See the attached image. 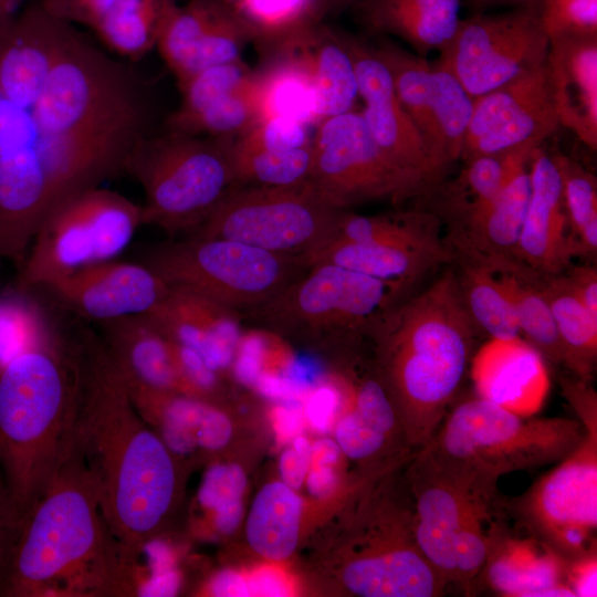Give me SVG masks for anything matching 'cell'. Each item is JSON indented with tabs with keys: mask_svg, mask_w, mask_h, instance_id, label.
I'll return each instance as SVG.
<instances>
[{
	"mask_svg": "<svg viewBox=\"0 0 597 597\" xmlns=\"http://www.w3.org/2000/svg\"><path fill=\"white\" fill-rule=\"evenodd\" d=\"M72 336L78 366L72 442L95 481L111 532L137 558L175 507L174 452L145 423L100 334L80 324Z\"/></svg>",
	"mask_w": 597,
	"mask_h": 597,
	"instance_id": "6da1fadb",
	"label": "cell"
},
{
	"mask_svg": "<svg viewBox=\"0 0 597 597\" xmlns=\"http://www.w3.org/2000/svg\"><path fill=\"white\" fill-rule=\"evenodd\" d=\"M137 558L113 535L95 481L71 441L50 485L21 523L1 582L6 597H127Z\"/></svg>",
	"mask_w": 597,
	"mask_h": 597,
	"instance_id": "7a4b0ae2",
	"label": "cell"
},
{
	"mask_svg": "<svg viewBox=\"0 0 597 597\" xmlns=\"http://www.w3.org/2000/svg\"><path fill=\"white\" fill-rule=\"evenodd\" d=\"M478 334L454 269L401 300L373 334L377 376L415 450L430 442L455 402Z\"/></svg>",
	"mask_w": 597,
	"mask_h": 597,
	"instance_id": "3957f363",
	"label": "cell"
},
{
	"mask_svg": "<svg viewBox=\"0 0 597 597\" xmlns=\"http://www.w3.org/2000/svg\"><path fill=\"white\" fill-rule=\"evenodd\" d=\"M77 396L72 332L52 323L32 346L0 364V468L19 527L70 448Z\"/></svg>",
	"mask_w": 597,
	"mask_h": 597,
	"instance_id": "277c9868",
	"label": "cell"
},
{
	"mask_svg": "<svg viewBox=\"0 0 597 597\" xmlns=\"http://www.w3.org/2000/svg\"><path fill=\"white\" fill-rule=\"evenodd\" d=\"M418 547L448 587L468 595L488 553V532L500 511L498 482L434 453L416 450L405 469Z\"/></svg>",
	"mask_w": 597,
	"mask_h": 597,
	"instance_id": "5b68a950",
	"label": "cell"
},
{
	"mask_svg": "<svg viewBox=\"0 0 597 597\" xmlns=\"http://www.w3.org/2000/svg\"><path fill=\"white\" fill-rule=\"evenodd\" d=\"M32 112L43 136L132 147L146 135L135 77L73 27Z\"/></svg>",
	"mask_w": 597,
	"mask_h": 597,
	"instance_id": "8992f818",
	"label": "cell"
},
{
	"mask_svg": "<svg viewBox=\"0 0 597 597\" xmlns=\"http://www.w3.org/2000/svg\"><path fill=\"white\" fill-rule=\"evenodd\" d=\"M558 383L583 437L524 493L501 494L500 506L517 527L570 559L597 546V392L591 383L568 373Z\"/></svg>",
	"mask_w": 597,
	"mask_h": 597,
	"instance_id": "52a82bcc",
	"label": "cell"
},
{
	"mask_svg": "<svg viewBox=\"0 0 597 597\" xmlns=\"http://www.w3.org/2000/svg\"><path fill=\"white\" fill-rule=\"evenodd\" d=\"M409 294L400 285L320 263L241 315L289 337L323 345L350 344L371 337L388 312Z\"/></svg>",
	"mask_w": 597,
	"mask_h": 597,
	"instance_id": "ba28073f",
	"label": "cell"
},
{
	"mask_svg": "<svg viewBox=\"0 0 597 597\" xmlns=\"http://www.w3.org/2000/svg\"><path fill=\"white\" fill-rule=\"evenodd\" d=\"M578 419L521 416L476 395L455 400L433 438L434 453L498 482L555 464L580 441Z\"/></svg>",
	"mask_w": 597,
	"mask_h": 597,
	"instance_id": "9c48e42d",
	"label": "cell"
},
{
	"mask_svg": "<svg viewBox=\"0 0 597 597\" xmlns=\"http://www.w3.org/2000/svg\"><path fill=\"white\" fill-rule=\"evenodd\" d=\"M124 172L143 187L144 224L169 235L188 233L237 186L228 138L167 130L140 137Z\"/></svg>",
	"mask_w": 597,
	"mask_h": 597,
	"instance_id": "30bf717a",
	"label": "cell"
},
{
	"mask_svg": "<svg viewBox=\"0 0 597 597\" xmlns=\"http://www.w3.org/2000/svg\"><path fill=\"white\" fill-rule=\"evenodd\" d=\"M169 287L185 290L238 311L255 307L308 266L301 256L282 255L222 238L165 242L144 256Z\"/></svg>",
	"mask_w": 597,
	"mask_h": 597,
	"instance_id": "8fae6325",
	"label": "cell"
},
{
	"mask_svg": "<svg viewBox=\"0 0 597 597\" xmlns=\"http://www.w3.org/2000/svg\"><path fill=\"white\" fill-rule=\"evenodd\" d=\"M144 224L143 207L98 187L54 210L32 240L14 290L31 292L90 265L114 260Z\"/></svg>",
	"mask_w": 597,
	"mask_h": 597,
	"instance_id": "7c38bea8",
	"label": "cell"
},
{
	"mask_svg": "<svg viewBox=\"0 0 597 597\" xmlns=\"http://www.w3.org/2000/svg\"><path fill=\"white\" fill-rule=\"evenodd\" d=\"M343 210L311 181L235 186L187 237L230 239L302 258L326 239Z\"/></svg>",
	"mask_w": 597,
	"mask_h": 597,
	"instance_id": "4fadbf2b",
	"label": "cell"
},
{
	"mask_svg": "<svg viewBox=\"0 0 597 597\" xmlns=\"http://www.w3.org/2000/svg\"><path fill=\"white\" fill-rule=\"evenodd\" d=\"M312 149L308 181L339 208L383 200L400 205L420 199L430 190L386 157L360 112L321 121Z\"/></svg>",
	"mask_w": 597,
	"mask_h": 597,
	"instance_id": "5bb4252c",
	"label": "cell"
},
{
	"mask_svg": "<svg viewBox=\"0 0 597 597\" xmlns=\"http://www.w3.org/2000/svg\"><path fill=\"white\" fill-rule=\"evenodd\" d=\"M549 39L537 7L461 19L434 63L450 71L474 100L545 64Z\"/></svg>",
	"mask_w": 597,
	"mask_h": 597,
	"instance_id": "9a60e30c",
	"label": "cell"
},
{
	"mask_svg": "<svg viewBox=\"0 0 597 597\" xmlns=\"http://www.w3.org/2000/svg\"><path fill=\"white\" fill-rule=\"evenodd\" d=\"M558 127L543 65L474 98L460 159L541 146Z\"/></svg>",
	"mask_w": 597,
	"mask_h": 597,
	"instance_id": "2e32d148",
	"label": "cell"
},
{
	"mask_svg": "<svg viewBox=\"0 0 597 597\" xmlns=\"http://www.w3.org/2000/svg\"><path fill=\"white\" fill-rule=\"evenodd\" d=\"M341 36L353 61L358 96L364 102L360 114L373 139L390 161L431 190L448 175L436 164L420 130L399 103L387 67L373 44L344 31Z\"/></svg>",
	"mask_w": 597,
	"mask_h": 597,
	"instance_id": "e0dca14e",
	"label": "cell"
},
{
	"mask_svg": "<svg viewBox=\"0 0 597 597\" xmlns=\"http://www.w3.org/2000/svg\"><path fill=\"white\" fill-rule=\"evenodd\" d=\"M44 289L81 318L101 323L148 314L170 287L145 263L114 259L84 268Z\"/></svg>",
	"mask_w": 597,
	"mask_h": 597,
	"instance_id": "ac0fdd59",
	"label": "cell"
},
{
	"mask_svg": "<svg viewBox=\"0 0 597 597\" xmlns=\"http://www.w3.org/2000/svg\"><path fill=\"white\" fill-rule=\"evenodd\" d=\"M517 531L504 523L500 507L489 527L484 565L468 595L488 589L505 597H574L564 582L565 559L533 535Z\"/></svg>",
	"mask_w": 597,
	"mask_h": 597,
	"instance_id": "d6986e66",
	"label": "cell"
},
{
	"mask_svg": "<svg viewBox=\"0 0 597 597\" xmlns=\"http://www.w3.org/2000/svg\"><path fill=\"white\" fill-rule=\"evenodd\" d=\"M530 197L517 245L519 262L545 275L565 272L576 256L552 155L542 145L528 163Z\"/></svg>",
	"mask_w": 597,
	"mask_h": 597,
	"instance_id": "ffe728a7",
	"label": "cell"
},
{
	"mask_svg": "<svg viewBox=\"0 0 597 597\" xmlns=\"http://www.w3.org/2000/svg\"><path fill=\"white\" fill-rule=\"evenodd\" d=\"M545 75L559 126L597 149V35L549 40Z\"/></svg>",
	"mask_w": 597,
	"mask_h": 597,
	"instance_id": "44dd1931",
	"label": "cell"
},
{
	"mask_svg": "<svg viewBox=\"0 0 597 597\" xmlns=\"http://www.w3.org/2000/svg\"><path fill=\"white\" fill-rule=\"evenodd\" d=\"M530 197L528 165L516 171L496 198L446 238L454 256L493 273L522 265L517 245Z\"/></svg>",
	"mask_w": 597,
	"mask_h": 597,
	"instance_id": "7402d4cb",
	"label": "cell"
},
{
	"mask_svg": "<svg viewBox=\"0 0 597 597\" xmlns=\"http://www.w3.org/2000/svg\"><path fill=\"white\" fill-rule=\"evenodd\" d=\"M146 315L169 341L195 349L214 370L221 371L233 362L242 327L238 311L170 287Z\"/></svg>",
	"mask_w": 597,
	"mask_h": 597,
	"instance_id": "603a6c76",
	"label": "cell"
},
{
	"mask_svg": "<svg viewBox=\"0 0 597 597\" xmlns=\"http://www.w3.org/2000/svg\"><path fill=\"white\" fill-rule=\"evenodd\" d=\"M545 363L522 337L490 339L471 362L475 395L517 415L533 416L548 391Z\"/></svg>",
	"mask_w": 597,
	"mask_h": 597,
	"instance_id": "cb8c5ba5",
	"label": "cell"
},
{
	"mask_svg": "<svg viewBox=\"0 0 597 597\" xmlns=\"http://www.w3.org/2000/svg\"><path fill=\"white\" fill-rule=\"evenodd\" d=\"M307 266L335 264L411 292L428 272L453 263L454 254L447 243L413 245L328 241L302 256Z\"/></svg>",
	"mask_w": 597,
	"mask_h": 597,
	"instance_id": "d4e9b609",
	"label": "cell"
},
{
	"mask_svg": "<svg viewBox=\"0 0 597 597\" xmlns=\"http://www.w3.org/2000/svg\"><path fill=\"white\" fill-rule=\"evenodd\" d=\"M526 145L502 154L478 156L463 161L460 172L443 179L420 200L426 210L454 229L489 206L509 179L528 165L533 150Z\"/></svg>",
	"mask_w": 597,
	"mask_h": 597,
	"instance_id": "484cf974",
	"label": "cell"
},
{
	"mask_svg": "<svg viewBox=\"0 0 597 597\" xmlns=\"http://www.w3.org/2000/svg\"><path fill=\"white\" fill-rule=\"evenodd\" d=\"M462 0H360L356 20L375 36H396L418 55L441 51L460 22Z\"/></svg>",
	"mask_w": 597,
	"mask_h": 597,
	"instance_id": "4316f807",
	"label": "cell"
},
{
	"mask_svg": "<svg viewBox=\"0 0 597 597\" xmlns=\"http://www.w3.org/2000/svg\"><path fill=\"white\" fill-rule=\"evenodd\" d=\"M335 439L348 459L365 463L384 454L406 460L416 451L378 376L359 384L353 409L336 426Z\"/></svg>",
	"mask_w": 597,
	"mask_h": 597,
	"instance_id": "83f0119b",
	"label": "cell"
},
{
	"mask_svg": "<svg viewBox=\"0 0 597 597\" xmlns=\"http://www.w3.org/2000/svg\"><path fill=\"white\" fill-rule=\"evenodd\" d=\"M98 324L100 336L128 383L184 394L170 343L146 314Z\"/></svg>",
	"mask_w": 597,
	"mask_h": 597,
	"instance_id": "f1b7e54d",
	"label": "cell"
},
{
	"mask_svg": "<svg viewBox=\"0 0 597 597\" xmlns=\"http://www.w3.org/2000/svg\"><path fill=\"white\" fill-rule=\"evenodd\" d=\"M283 42L298 53L310 71L318 123L355 111L357 81L339 30L321 22Z\"/></svg>",
	"mask_w": 597,
	"mask_h": 597,
	"instance_id": "f546056e",
	"label": "cell"
},
{
	"mask_svg": "<svg viewBox=\"0 0 597 597\" xmlns=\"http://www.w3.org/2000/svg\"><path fill=\"white\" fill-rule=\"evenodd\" d=\"M264 66L258 71L261 117H287L306 125L318 124L315 91L310 71L286 42L263 51Z\"/></svg>",
	"mask_w": 597,
	"mask_h": 597,
	"instance_id": "4dcf8cb0",
	"label": "cell"
},
{
	"mask_svg": "<svg viewBox=\"0 0 597 597\" xmlns=\"http://www.w3.org/2000/svg\"><path fill=\"white\" fill-rule=\"evenodd\" d=\"M537 284L556 325L564 352V368L591 383L597 365V318L577 300L563 273L540 274Z\"/></svg>",
	"mask_w": 597,
	"mask_h": 597,
	"instance_id": "1f68e13d",
	"label": "cell"
},
{
	"mask_svg": "<svg viewBox=\"0 0 597 597\" xmlns=\"http://www.w3.org/2000/svg\"><path fill=\"white\" fill-rule=\"evenodd\" d=\"M302 509L301 498L282 481L262 486L247 520L251 548L270 561L290 557L297 544Z\"/></svg>",
	"mask_w": 597,
	"mask_h": 597,
	"instance_id": "d6a6232c",
	"label": "cell"
},
{
	"mask_svg": "<svg viewBox=\"0 0 597 597\" xmlns=\"http://www.w3.org/2000/svg\"><path fill=\"white\" fill-rule=\"evenodd\" d=\"M441 223L434 213L423 208L374 216L358 214L344 209L329 234L321 243L346 241L439 245L447 243L446 238L441 237Z\"/></svg>",
	"mask_w": 597,
	"mask_h": 597,
	"instance_id": "836d02e7",
	"label": "cell"
},
{
	"mask_svg": "<svg viewBox=\"0 0 597 597\" xmlns=\"http://www.w3.org/2000/svg\"><path fill=\"white\" fill-rule=\"evenodd\" d=\"M377 38L374 50L390 74L399 103L420 130L436 164L449 175L439 164L434 150L432 65L425 56L404 49L389 36Z\"/></svg>",
	"mask_w": 597,
	"mask_h": 597,
	"instance_id": "e575fe53",
	"label": "cell"
},
{
	"mask_svg": "<svg viewBox=\"0 0 597 597\" xmlns=\"http://www.w3.org/2000/svg\"><path fill=\"white\" fill-rule=\"evenodd\" d=\"M176 0H116L93 31L113 52L137 61L157 46Z\"/></svg>",
	"mask_w": 597,
	"mask_h": 597,
	"instance_id": "d590c367",
	"label": "cell"
},
{
	"mask_svg": "<svg viewBox=\"0 0 597 597\" xmlns=\"http://www.w3.org/2000/svg\"><path fill=\"white\" fill-rule=\"evenodd\" d=\"M453 263L462 303L479 333L500 341L521 337L513 304L495 274L464 258L454 256Z\"/></svg>",
	"mask_w": 597,
	"mask_h": 597,
	"instance_id": "8d00e7d4",
	"label": "cell"
},
{
	"mask_svg": "<svg viewBox=\"0 0 597 597\" xmlns=\"http://www.w3.org/2000/svg\"><path fill=\"white\" fill-rule=\"evenodd\" d=\"M494 274L513 304L521 337L546 363L564 367V352L556 325L537 284L540 273L520 265Z\"/></svg>",
	"mask_w": 597,
	"mask_h": 597,
	"instance_id": "74e56055",
	"label": "cell"
},
{
	"mask_svg": "<svg viewBox=\"0 0 597 597\" xmlns=\"http://www.w3.org/2000/svg\"><path fill=\"white\" fill-rule=\"evenodd\" d=\"M262 51L323 22L326 0H223Z\"/></svg>",
	"mask_w": 597,
	"mask_h": 597,
	"instance_id": "f35d334b",
	"label": "cell"
},
{
	"mask_svg": "<svg viewBox=\"0 0 597 597\" xmlns=\"http://www.w3.org/2000/svg\"><path fill=\"white\" fill-rule=\"evenodd\" d=\"M434 105L432 122L436 156L446 171L460 160L474 100L444 67L432 65Z\"/></svg>",
	"mask_w": 597,
	"mask_h": 597,
	"instance_id": "ab89813d",
	"label": "cell"
},
{
	"mask_svg": "<svg viewBox=\"0 0 597 597\" xmlns=\"http://www.w3.org/2000/svg\"><path fill=\"white\" fill-rule=\"evenodd\" d=\"M557 168L564 206L578 256L597 254V179L573 158L551 154Z\"/></svg>",
	"mask_w": 597,
	"mask_h": 597,
	"instance_id": "60d3db41",
	"label": "cell"
},
{
	"mask_svg": "<svg viewBox=\"0 0 597 597\" xmlns=\"http://www.w3.org/2000/svg\"><path fill=\"white\" fill-rule=\"evenodd\" d=\"M261 117L258 71L252 83L209 104L196 114L166 123V130L192 136L234 138Z\"/></svg>",
	"mask_w": 597,
	"mask_h": 597,
	"instance_id": "b9f144b4",
	"label": "cell"
},
{
	"mask_svg": "<svg viewBox=\"0 0 597 597\" xmlns=\"http://www.w3.org/2000/svg\"><path fill=\"white\" fill-rule=\"evenodd\" d=\"M228 146L237 186H292L310 179L312 144L287 151L245 150L228 138Z\"/></svg>",
	"mask_w": 597,
	"mask_h": 597,
	"instance_id": "7bdbcfd3",
	"label": "cell"
},
{
	"mask_svg": "<svg viewBox=\"0 0 597 597\" xmlns=\"http://www.w3.org/2000/svg\"><path fill=\"white\" fill-rule=\"evenodd\" d=\"M256 71L241 59L207 67L179 84L181 102L166 119V123L187 118L217 100L241 90L252 83Z\"/></svg>",
	"mask_w": 597,
	"mask_h": 597,
	"instance_id": "ee69618b",
	"label": "cell"
},
{
	"mask_svg": "<svg viewBox=\"0 0 597 597\" xmlns=\"http://www.w3.org/2000/svg\"><path fill=\"white\" fill-rule=\"evenodd\" d=\"M30 293L0 297V364L32 346L51 324Z\"/></svg>",
	"mask_w": 597,
	"mask_h": 597,
	"instance_id": "f6af8a7d",
	"label": "cell"
},
{
	"mask_svg": "<svg viewBox=\"0 0 597 597\" xmlns=\"http://www.w3.org/2000/svg\"><path fill=\"white\" fill-rule=\"evenodd\" d=\"M245 488V473L237 464H218L207 473L199 499L216 511V524L221 532L232 533L241 522Z\"/></svg>",
	"mask_w": 597,
	"mask_h": 597,
	"instance_id": "bcb514c9",
	"label": "cell"
},
{
	"mask_svg": "<svg viewBox=\"0 0 597 597\" xmlns=\"http://www.w3.org/2000/svg\"><path fill=\"white\" fill-rule=\"evenodd\" d=\"M245 150L287 151L312 144L308 125L287 117H262L243 134L230 138Z\"/></svg>",
	"mask_w": 597,
	"mask_h": 597,
	"instance_id": "7dc6e473",
	"label": "cell"
},
{
	"mask_svg": "<svg viewBox=\"0 0 597 597\" xmlns=\"http://www.w3.org/2000/svg\"><path fill=\"white\" fill-rule=\"evenodd\" d=\"M537 13L549 40L597 35V0H540Z\"/></svg>",
	"mask_w": 597,
	"mask_h": 597,
	"instance_id": "c3c4849f",
	"label": "cell"
},
{
	"mask_svg": "<svg viewBox=\"0 0 597 597\" xmlns=\"http://www.w3.org/2000/svg\"><path fill=\"white\" fill-rule=\"evenodd\" d=\"M116 0H40L43 9L70 24H82L92 30Z\"/></svg>",
	"mask_w": 597,
	"mask_h": 597,
	"instance_id": "681fc988",
	"label": "cell"
},
{
	"mask_svg": "<svg viewBox=\"0 0 597 597\" xmlns=\"http://www.w3.org/2000/svg\"><path fill=\"white\" fill-rule=\"evenodd\" d=\"M564 582L575 597L597 596V546L565 559Z\"/></svg>",
	"mask_w": 597,
	"mask_h": 597,
	"instance_id": "f907efd6",
	"label": "cell"
},
{
	"mask_svg": "<svg viewBox=\"0 0 597 597\" xmlns=\"http://www.w3.org/2000/svg\"><path fill=\"white\" fill-rule=\"evenodd\" d=\"M311 461V446L302 436H296L293 447L285 450L280 458V474L282 482L297 490L304 482Z\"/></svg>",
	"mask_w": 597,
	"mask_h": 597,
	"instance_id": "816d5d0a",
	"label": "cell"
},
{
	"mask_svg": "<svg viewBox=\"0 0 597 597\" xmlns=\"http://www.w3.org/2000/svg\"><path fill=\"white\" fill-rule=\"evenodd\" d=\"M563 275L574 295L597 318V268L595 264L569 266Z\"/></svg>",
	"mask_w": 597,
	"mask_h": 597,
	"instance_id": "f5cc1de1",
	"label": "cell"
},
{
	"mask_svg": "<svg viewBox=\"0 0 597 597\" xmlns=\"http://www.w3.org/2000/svg\"><path fill=\"white\" fill-rule=\"evenodd\" d=\"M19 531V520L0 468V582Z\"/></svg>",
	"mask_w": 597,
	"mask_h": 597,
	"instance_id": "db71d44e",
	"label": "cell"
},
{
	"mask_svg": "<svg viewBox=\"0 0 597 597\" xmlns=\"http://www.w3.org/2000/svg\"><path fill=\"white\" fill-rule=\"evenodd\" d=\"M341 398L334 389L320 390L308 402L306 416L312 425L318 431H327L339 408Z\"/></svg>",
	"mask_w": 597,
	"mask_h": 597,
	"instance_id": "11a10c76",
	"label": "cell"
},
{
	"mask_svg": "<svg viewBox=\"0 0 597 597\" xmlns=\"http://www.w3.org/2000/svg\"><path fill=\"white\" fill-rule=\"evenodd\" d=\"M248 585L251 595L256 596H287L290 587L283 575L271 567H264L253 573Z\"/></svg>",
	"mask_w": 597,
	"mask_h": 597,
	"instance_id": "9f6ffc18",
	"label": "cell"
},
{
	"mask_svg": "<svg viewBox=\"0 0 597 597\" xmlns=\"http://www.w3.org/2000/svg\"><path fill=\"white\" fill-rule=\"evenodd\" d=\"M211 593L214 596H251L248 579L231 570H224L213 579Z\"/></svg>",
	"mask_w": 597,
	"mask_h": 597,
	"instance_id": "6f0895ef",
	"label": "cell"
},
{
	"mask_svg": "<svg viewBox=\"0 0 597 597\" xmlns=\"http://www.w3.org/2000/svg\"><path fill=\"white\" fill-rule=\"evenodd\" d=\"M306 475L307 489L315 496L328 495L334 490L337 481L333 465H313Z\"/></svg>",
	"mask_w": 597,
	"mask_h": 597,
	"instance_id": "680465c9",
	"label": "cell"
},
{
	"mask_svg": "<svg viewBox=\"0 0 597 597\" xmlns=\"http://www.w3.org/2000/svg\"><path fill=\"white\" fill-rule=\"evenodd\" d=\"M300 413L290 408H280L274 413V427L282 440L290 439L301 429Z\"/></svg>",
	"mask_w": 597,
	"mask_h": 597,
	"instance_id": "91938a15",
	"label": "cell"
},
{
	"mask_svg": "<svg viewBox=\"0 0 597 597\" xmlns=\"http://www.w3.org/2000/svg\"><path fill=\"white\" fill-rule=\"evenodd\" d=\"M341 452L336 441L323 439L311 447V460L313 465H334Z\"/></svg>",
	"mask_w": 597,
	"mask_h": 597,
	"instance_id": "94428289",
	"label": "cell"
},
{
	"mask_svg": "<svg viewBox=\"0 0 597 597\" xmlns=\"http://www.w3.org/2000/svg\"><path fill=\"white\" fill-rule=\"evenodd\" d=\"M473 9L484 10L498 6L537 7L540 0H468Z\"/></svg>",
	"mask_w": 597,
	"mask_h": 597,
	"instance_id": "6125c7cd",
	"label": "cell"
},
{
	"mask_svg": "<svg viewBox=\"0 0 597 597\" xmlns=\"http://www.w3.org/2000/svg\"><path fill=\"white\" fill-rule=\"evenodd\" d=\"M24 1L27 0H0V29L12 22Z\"/></svg>",
	"mask_w": 597,
	"mask_h": 597,
	"instance_id": "be15d7a7",
	"label": "cell"
},
{
	"mask_svg": "<svg viewBox=\"0 0 597 597\" xmlns=\"http://www.w3.org/2000/svg\"><path fill=\"white\" fill-rule=\"evenodd\" d=\"M360 0H326L327 14L337 13L345 8L352 7Z\"/></svg>",
	"mask_w": 597,
	"mask_h": 597,
	"instance_id": "e7e4bbea",
	"label": "cell"
}]
</instances>
